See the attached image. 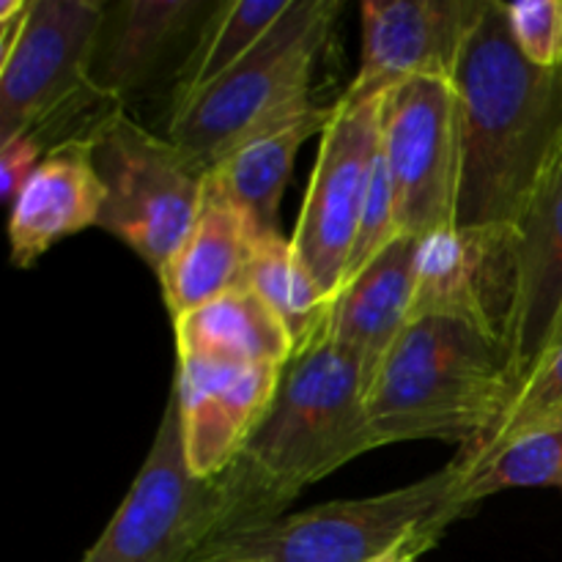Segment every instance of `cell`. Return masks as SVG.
I'll use <instances>...</instances> for the list:
<instances>
[{
  "label": "cell",
  "instance_id": "cell-18",
  "mask_svg": "<svg viewBox=\"0 0 562 562\" xmlns=\"http://www.w3.org/2000/svg\"><path fill=\"white\" fill-rule=\"evenodd\" d=\"M173 335L179 360L285 368L296 355L278 313L247 285H236L176 318Z\"/></svg>",
  "mask_w": 562,
  "mask_h": 562
},
{
  "label": "cell",
  "instance_id": "cell-28",
  "mask_svg": "<svg viewBox=\"0 0 562 562\" xmlns=\"http://www.w3.org/2000/svg\"><path fill=\"white\" fill-rule=\"evenodd\" d=\"M442 527H428V530L412 532L409 538H404L401 543H395L393 549H387L384 554H379L373 562H417L420 554H426L428 549L437 547V541L442 538Z\"/></svg>",
  "mask_w": 562,
  "mask_h": 562
},
{
  "label": "cell",
  "instance_id": "cell-4",
  "mask_svg": "<svg viewBox=\"0 0 562 562\" xmlns=\"http://www.w3.org/2000/svg\"><path fill=\"white\" fill-rule=\"evenodd\" d=\"M338 11L335 0H294L234 69L170 110L165 137L212 170L250 137L285 126L316 108L311 99L313 69Z\"/></svg>",
  "mask_w": 562,
  "mask_h": 562
},
{
  "label": "cell",
  "instance_id": "cell-11",
  "mask_svg": "<svg viewBox=\"0 0 562 562\" xmlns=\"http://www.w3.org/2000/svg\"><path fill=\"white\" fill-rule=\"evenodd\" d=\"M514 305V225H450L417 239L412 318H459L508 351Z\"/></svg>",
  "mask_w": 562,
  "mask_h": 562
},
{
  "label": "cell",
  "instance_id": "cell-20",
  "mask_svg": "<svg viewBox=\"0 0 562 562\" xmlns=\"http://www.w3.org/2000/svg\"><path fill=\"white\" fill-rule=\"evenodd\" d=\"M198 9L195 0H130L121 5L108 47L97 49L91 69L99 97L119 102L124 93L135 91Z\"/></svg>",
  "mask_w": 562,
  "mask_h": 562
},
{
  "label": "cell",
  "instance_id": "cell-16",
  "mask_svg": "<svg viewBox=\"0 0 562 562\" xmlns=\"http://www.w3.org/2000/svg\"><path fill=\"white\" fill-rule=\"evenodd\" d=\"M415 256V236H398L387 250L340 285L329 307L322 335L360 357L368 384L412 322Z\"/></svg>",
  "mask_w": 562,
  "mask_h": 562
},
{
  "label": "cell",
  "instance_id": "cell-24",
  "mask_svg": "<svg viewBox=\"0 0 562 562\" xmlns=\"http://www.w3.org/2000/svg\"><path fill=\"white\" fill-rule=\"evenodd\" d=\"M549 426H562V344L549 351L527 376L492 437L472 453L461 450V456L467 461H481L514 437Z\"/></svg>",
  "mask_w": 562,
  "mask_h": 562
},
{
  "label": "cell",
  "instance_id": "cell-14",
  "mask_svg": "<svg viewBox=\"0 0 562 562\" xmlns=\"http://www.w3.org/2000/svg\"><path fill=\"white\" fill-rule=\"evenodd\" d=\"M516 228V305L508 357L516 384L547 357L562 313V143Z\"/></svg>",
  "mask_w": 562,
  "mask_h": 562
},
{
  "label": "cell",
  "instance_id": "cell-25",
  "mask_svg": "<svg viewBox=\"0 0 562 562\" xmlns=\"http://www.w3.org/2000/svg\"><path fill=\"white\" fill-rule=\"evenodd\" d=\"M398 236L401 231H398V220H395L393 187H390L387 168H384L382 151H379L376 165H373V173H371V184H368L366 206H362L360 228H357V239H355V247H351L344 283L351 278V274L360 272L362 267H368L379 252L387 250Z\"/></svg>",
  "mask_w": 562,
  "mask_h": 562
},
{
  "label": "cell",
  "instance_id": "cell-22",
  "mask_svg": "<svg viewBox=\"0 0 562 562\" xmlns=\"http://www.w3.org/2000/svg\"><path fill=\"white\" fill-rule=\"evenodd\" d=\"M294 0H234L220 3L203 25L198 47L187 58L181 69L179 86L173 93V108L190 102L192 97L217 82L225 71L234 69L263 36L274 27V22L289 11Z\"/></svg>",
  "mask_w": 562,
  "mask_h": 562
},
{
  "label": "cell",
  "instance_id": "cell-2",
  "mask_svg": "<svg viewBox=\"0 0 562 562\" xmlns=\"http://www.w3.org/2000/svg\"><path fill=\"white\" fill-rule=\"evenodd\" d=\"M360 357L318 335L285 366L278 395L239 459L223 472L231 530L263 525L357 456L373 450Z\"/></svg>",
  "mask_w": 562,
  "mask_h": 562
},
{
  "label": "cell",
  "instance_id": "cell-26",
  "mask_svg": "<svg viewBox=\"0 0 562 562\" xmlns=\"http://www.w3.org/2000/svg\"><path fill=\"white\" fill-rule=\"evenodd\" d=\"M519 53L541 69H562V0L505 3Z\"/></svg>",
  "mask_w": 562,
  "mask_h": 562
},
{
  "label": "cell",
  "instance_id": "cell-1",
  "mask_svg": "<svg viewBox=\"0 0 562 562\" xmlns=\"http://www.w3.org/2000/svg\"><path fill=\"white\" fill-rule=\"evenodd\" d=\"M453 82L464 113L456 225H516L562 143V69L532 66L505 3L486 0Z\"/></svg>",
  "mask_w": 562,
  "mask_h": 562
},
{
  "label": "cell",
  "instance_id": "cell-21",
  "mask_svg": "<svg viewBox=\"0 0 562 562\" xmlns=\"http://www.w3.org/2000/svg\"><path fill=\"white\" fill-rule=\"evenodd\" d=\"M241 285L256 291L278 313L294 340L296 355L322 335L333 300L324 294L322 285L296 256L294 241L285 239L283 234L258 236Z\"/></svg>",
  "mask_w": 562,
  "mask_h": 562
},
{
  "label": "cell",
  "instance_id": "cell-6",
  "mask_svg": "<svg viewBox=\"0 0 562 562\" xmlns=\"http://www.w3.org/2000/svg\"><path fill=\"white\" fill-rule=\"evenodd\" d=\"M88 143L104 187L97 225L159 274L201 212L209 170L119 108L93 121Z\"/></svg>",
  "mask_w": 562,
  "mask_h": 562
},
{
  "label": "cell",
  "instance_id": "cell-3",
  "mask_svg": "<svg viewBox=\"0 0 562 562\" xmlns=\"http://www.w3.org/2000/svg\"><path fill=\"white\" fill-rule=\"evenodd\" d=\"M516 393L499 340L459 318H412L368 384L371 445L442 439L472 453L492 437Z\"/></svg>",
  "mask_w": 562,
  "mask_h": 562
},
{
  "label": "cell",
  "instance_id": "cell-13",
  "mask_svg": "<svg viewBox=\"0 0 562 562\" xmlns=\"http://www.w3.org/2000/svg\"><path fill=\"white\" fill-rule=\"evenodd\" d=\"M283 371L278 366L179 360L173 390L187 461L198 477L231 470L267 417Z\"/></svg>",
  "mask_w": 562,
  "mask_h": 562
},
{
  "label": "cell",
  "instance_id": "cell-10",
  "mask_svg": "<svg viewBox=\"0 0 562 562\" xmlns=\"http://www.w3.org/2000/svg\"><path fill=\"white\" fill-rule=\"evenodd\" d=\"M382 99L340 97L318 143L311 184L291 241L296 256L335 300L355 247L368 184L379 157Z\"/></svg>",
  "mask_w": 562,
  "mask_h": 562
},
{
  "label": "cell",
  "instance_id": "cell-29",
  "mask_svg": "<svg viewBox=\"0 0 562 562\" xmlns=\"http://www.w3.org/2000/svg\"><path fill=\"white\" fill-rule=\"evenodd\" d=\"M560 344H562V313H560V318H558V327H554V335H552V344H549V351L558 349ZM549 351H547V355H549Z\"/></svg>",
  "mask_w": 562,
  "mask_h": 562
},
{
  "label": "cell",
  "instance_id": "cell-15",
  "mask_svg": "<svg viewBox=\"0 0 562 562\" xmlns=\"http://www.w3.org/2000/svg\"><path fill=\"white\" fill-rule=\"evenodd\" d=\"M102 203L104 187L93 168L88 130L53 143L11 203V261L31 267L55 241L97 225Z\"/></svg>",
  "mask_w": 562,
  "mask_h": 562
},
{
  "label": "cell",
  "instance_id": "cell-8",
  "mask_svg": "<svg viewBox=\"0 0 562 562\" xmlns=\"http://www.w3.org/2000/svg\"><path fill=\"white\" fill-rule=\"evenodd\" d=\"M384 168L401 236L456 225L464 179V113L448 77H412L382 99Z\"/></svg>",
  "mask_w": 562,
  "mask_h": 562
},
{
  "label": "cell",
  "instance_id": "cell-19",
  "mask_svg": "<svg viewBox=\"0 0 562 562\" xmlns=\"http://www.w3.org/2000/svg\"><path fill=\"white\" fill-rule=\"evenodd\" d=\"M329 113L333 104H316L285 126L250 137L209 170L225 195L250 217L258 234H280V201L294 170L296 154L307 137L316 132L322 135Z\"/></svg>",
  "mask_w": 562,
  "mask_h": 562
},
{
  "label": "cell",
  "instance_id": "cell-9",
  "mask_svg": "<svg viewBox=\"0 0 562 562\" xmlns=\"http://www.w3.org/2000/svg\"><path fill=\"white\" fill-rule=\"evenodd\" d=\"M102 33L97 0H31L14 47L0 55V143L44 137L88 99H104L91 82Z\"/></svg>",
  "mask_w": 562,
  "mask_h": 562
},
{
  "label": "cell",
  "instance_id": "cell-17",
  "mask_svg": "<svg viewBox=\"0 0 562 562\" xmlns=\"http://www.w3.org/2000/svg\"><path fill=\"white\" fill-rule=\"evenodd\" d=\"M258 236L250 217L209 173L190 234L157 274L170 322L241 285Z\"/></svg>",
  "mask_w": 562,
  "mask_h": 562
},
{
  "label": "cell",
  "instance_id": "cell-23",
  "mask_svg": "<svg viewBox=\"0 0 562 562\" xmlns=\"http://www.w3.org/2000/svg\"><path fill=\"white\" fill-rule=\"evenodd\" d=\"M464 464L461 503L467 508L508 488L562 486V426L527 431L488 453L486 459H464Z\"/></svg>",
  "mask_w": 562,
  "mask_h": 562
},
{
  "label": "cell",
  "instance_id": "cell-7",
  "mask_svg": "<svg viewBox=\"0 0 562 562\" xmlns=\"http://www.w3.org/2000/svg\"><path fill=\"white\" fill-rule=\"evenodd\" d=\"M231 516L225 477L190 470L176 390L130 494L80 562H190L223 536Z\"/></svg>",
  "mask_w": 562,
  "mask_h": 562
},
{
  "label": "cell",
  "instance_id": "cell-27",
  "mask_svg": "<svg viewBox=\"0 0 562 562\" xmlns=\"http://www.w3.org/2000/svg\"><path fill=\"white\" fill-rule=\"evenodd\" d=\"M44 154H47L44 140L33 132L0 143V195L9 203V209L25 187V181L33 176V170L38 168Z\"/></svg>",
  "mask_w": 562,
  "mask_h": 562
},
{
  "label": "cell",
  "instance_id": "cell-12",
  "mask_svg": "<svg viewBox=\"0 0 562 562\" xmlns=\"http://www.w3.org/2000/svg\"><path fill=\"white\" fill-rule=\"evenodd\" d=\"M483 9L486 0H366L360 71L344 93L376 99L412 77L453 80Z\"/></svg>",
  "mask_w": 562,
  "mask_h": 562
},
{
  "label": "cell",
  "instance_id": "cell-5",
  "mask_svg": "<svg viewBox=\"0 0 562 562\" xmlns=\"http://www.w3.org/2000/svg\"><path fill=\"white\" fill-rule=\"evenodd\" d=\"M464 475V459L456 456L448 467L404 488L223 532L203 543L190 562H373L412 532L448 530L464 516L470 510L461 503Z\"/></svg>",
  "mask_w": 562,
  "mask_h": 562
}]
</instances>
